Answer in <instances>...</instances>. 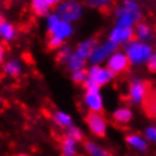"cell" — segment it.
<instances>
[{
    "instance_id": "cell-1",
    "label": "cell",
    "mask_w": 156,
    "mask_h": 156,
    "mask_svg": "<svg viewBox=\"0 0 156 156\" xmlns=\"http://www.w3.org/2000/svg\"><path fill=\"white\" fill-rule=\"evenodd\" d=\"M126 54L132 64H140L143 61H148L151 57V48L143 42L130 41L126 46Z\"/></svg>"
},
{
    "instance_id": "cell-2",
    "label": "cell",
    "mask_w": 156,
    "mask_h": 156,
    "mask_svg": "<svg viewBox=\"0 0 156 156\" xmlns=\"http://www.w3.org/2000/svg\"><path fill=\"white\" fill-rule=\"evenodd\" d=\"M151 91V85L147 81L135 80L130 83V87H128V98L131 103H143Z\"/></svg>"
},
{
    "instance_id": "cell-3",
    "label": "cell",
    "mask_w": 156,
    "mask_h": 156,
    "mask_svg": "<svg viewBox=\"0 0 156 156\" xmlns=\"http://www.w3.org/2000/svg\"><path fill=\"white\" fill-rule=\"evenodd\" d=\"M82 15V7L77 2H64L57 5V16L61 21H74Z\"/></svg>"
},
{
    "instance_id": "cell-4",
    "label": "cell",
    "mask_w": 156,
    "mask_h": 156,
    "mask_svg": "<svg viewBox=\"0 0 156 156\" xmlns=\"http://www.w3.org/2000/svg\"><path fill=\"white\" fill-rule=\"evenodd\" d=\"M118 24L119 27H126V28H131L134 25L135 20L139 17V11H138V5L135 4L131 0H127L124 3V7L119 9L118 12Z\"/></svg>"
},
{
    "instance_id": "cell-5",
    "label": "cell",
    "mask_w": 156,
    "mask_h": 156,
    "mask_svg": "<svg viewBox=\"0 0 156 156\" xmlns=\"http://www.w3.org/2000/svg\"><path fill=\"white\" fill-rule=\"evenodd\" d=\"M86 123L90 131L97 136H103L106 135V128H107V123L106 119L103 118L99 112L95 111H90L86 116Z\"/></svg>"
},
{
    "instance_id": "cell-6",
    "label": "cell",
    "mask_w": 156,
    "mask_h": 156,
    "mask_svg": "<svg viewBox=\"0 0 156 156\" xmlns=\"http://www.w3.org/2000/svg\"><path fill=\"white\" fill-rule=\"evenodd\" d=\"M108 69H111L115 73L126 72L130 68V60H128L127 54L124 53H114L108 58Z\"/></svg>"
},
{
    "instance_id": "cell-7",
    "label": "cell",
    "mask_w": 156,
    "mask_h": 156,
    "mask_svg": "<svg viewBox=\"0 0 156 156\" xmlns=\"http://www.w3.org/2000/svg\"><path fill=\"white\" fill-rule=\"evenodd\" d=\"M115 72H112L111 69H103V68H99V66H91L90 70H89V77L93 78V80L95 81L99 85H105L110 80H112V78L115 77Z\"/></svg>"
},
{
    "instance_id": "cell-8",
    "label": "cell",
    "mask_w": 156,
    "mask_h": 156,
    "mask_svg": "<svg viewBox=\"0 0 156 156\" xmlns=\"http://www.w3.org/2000/svg\"><path fill=\"white\" fill-rule=\"evenodd\" d=\"M116 46H118V44H115V42H112L110 40H108L107 42H105L102 46L97 48L94 52H93V54L90 56L91 62L93 64H98V62L103 61L105 58H107L112 52H114V50L116 49Z\"/></svg>"
},
{
    "instance_id": "cell-9",
    "label": "cell",
    "mask_w": 156,
    "mask_h": 156,
    "mask_svg": "<svg viewBox=\"0 0 156 156\" xmlns=\"http://www.w3.org/2000/svg\"><path fill=\"white\" fill-rule=\"evenodd\" d=\"M135 36V32L132 28H126V27H116L110 34V41L119 44V42H127L132 40Z\"/></svg>"
},
{
    "instance_id": "cell-10",
    "label": "cell",
    "mask_w": 156,
    "mask_h": 156,
    "mask_svg": "<svg viewBox=\"0 0 156 156\" xmlns=\"http://www.w3.org/2000/svg\"><path fill=\"white\" fill-rule=\"evenodd\" d=\"M85 102H86V105L91 111L95 112H99L103 107L102 98H101L98 91H87L86 95H85Z\"/></svg>"
},
{
    "instance_id": "cell-11",
    "label": "cell",
    "mask_w": 156,
    "mask_h": 156,
    "mask_svg": "<svg viewBox=\"0 0 156 156\" xmlns=\"http://www.w3.org/2000/svg\"><path fill=\"white\" fill-rule=\"evenodd\" d=\"M143 110L148 118L156 119V91H151L147 99L143 102Z\"/></svg>"
},
{
    "instance_id": "cell-12",
    "label": "cell",
    "mask_w": 156,
    "mask_h": 156,
    "mask_svg": "<svg viewBox=\"0 0 156 156\" xmlns=\"http://www.w3.org/2000/svg\"><path fill=\"white\" fill-rule=\"evenodd\" d=\"M97 49V38H89L87 41L82 42V44L78 45V49H77V54L83 58H87L90 57L93 52Z\"/></svg>"
},
{
    "instance_id": "cell-13",
    "label": "cell",
    "mask_w": 156,
    "mask_h": 156,
    "mask_svg": "<svg viewBox=\"0 0 156 156\" xmlns=\"http://www.w3.org/2000/svg\"><path fill=\"white\" fill-rule=\"evenodd\" d=\"M61 152L62 156H74L76 155V140L69 136H65L61 140Z\"/></svg>"
},
{
    "instance_id": "cell-14",
    "label": "cell",
    "mask_w": 156,
    "mask_h": 156,
    "mask_svg": "<svg viewBox=\"0 0 156 156\" xmlns=\"http://www.w3.org/2000/svg\"><path fill=\"white\" fill-rule=\"evenodd\" d=\"M30 8H32L33 13L38 17L46 16L48 12H49V5L45 0H32V3H30Z\"/></svg>"
},
{
    "instance_id": "cell-15",
    "label": "cell",
    "mask_w": 156,
    "mask_h": 156,
    "mask_svg": "<svg viewBox=\"0 0 156 156\" xmlns=\"http://www.w3.org/2000/svg\"><path fill=\"white\" fill-rule=\"evenodd\" d=\"M132 118V112L131 110H128L126 107H122V108H118L115 112H114V120L116 123H128Z\"/></svg>"
},
{
    "instance_id": "cell-16",
    "label": "cell",
    "mask_w": 156,
    "mask_h": 156,
    "mask_svg": "<svg viewBox=\"0 0 156 156\" xmlns=\"http://www.w3.org/2000/svg\"><path fill=\"white\" fill-rule=\"evenodd\" d=\"M126 142L130 144L131 147L136 148V150H140V151H146L147 150V143L144 142V139H142L139 135H128L126 138Z\"/></svg>"
},
{
    "instance_id": "cell-17",
    "label": "cell",
    "mask_w": 156,
    "mask_h": 156,
    "mask_svg": "<svg viewBox=\"0 0 156 156\" xmlns=\"http://www.w3.org/2000/svg\"><path fill=\"white\" fill-rule=\"evenodd\" d=\"M70 33H72V28H70V25L66 21H61L60 24H58V27L56 28V30H54L50 36H57V37H60V38L64 40V38L68 37Z\"/></svg>"
},
{
    "instance_id": "cell-18",
    "label": "cell",
    "mask_w": 156,
    "mask_h": 156,
    "mask_svg": "<svg viewBox=\"0 0 156 156\" xmlns=\"http://www.w3.org/2000/svg\"><path fill=\"white\" fill-rule=\"evenodd\" d=\"M0 33H2V37L4 38L5 41H9L15 37V29L13 27L7 23L5 20H2V25H0Z\"/></svg>"
},
{
    "instance_id": "cell-19",
    "label": "cell",
    "mask_w": 156,
    "mask_h": 156,
    "mask_svg": "<svg viewBox=\"0 0 156 156\" xmlns=\"http://www.w3.org/2000/svg\"><path fill=\"white\" fill-rule=\"evenodd\" d=\"M85 148H86V151L91 156H111L107 151L99 148L95 143H93V142H86V143H85Z\"/></svg>"
},
{
    "instance_id": "cell-20",
    "label": "cell",
    "mask_w": 156,
    "mask_h": 156,
    "mask_svg": "<svg viewBox=\"0 0 156 156\" xmlns=\"http://www.w3.org/2000/svg\"><path fill=\"white\" fill-rule=\"evenodd\" d=\"M85 60L86 58H83V57H81V56H78V54H73L72 58H70V61H69V68L73 70V72H77V70H81L85 66Z\"/></svg>"
},
{
    "instance_id": "cell-21",
    "label": "cell",
    "mask_w": 156,
    "mask_h": 156,
    "mask_svg": "<svg viewBox=\"0 0 156 156\" xmlns=\"http://www.w3.org/2000/svg\"><path fill=\"white\" fill-rule=\"evenodd\" d=\"M135 36L139 38V40H148L151 37V29L147 24H139L136 27V30H135Z\"/></svg>"
},
{
    "instance_id": "cell-22",
    "label": "cell",
    "mask_w": 156,
    "mask_h": 156,
    "mask_svg": "<svg viewBox=\"0 0 156 156\" xmlns=\"http://www.w3.org/2000/svg\"><path fill=\"white\" fill-rule=\"evenodd\" d=\"M4 72L11 77H17L19 74H20V65H19V62L15 61V60L8 61L4 65Z\"/></svg>"
},
{
    "instance_id": "cell-23",
    "label": "cell",
    "mask_w": 156,
    "mask_h": 156,
    "mask_svg": "<svg viewBox=\"0 0 156 156\" xmlns=\"http://www.w3.org/2000/svg\"><path fill=\"white\" fill-rule=\"evenodd\" d=\"M85 4L90 8L106 9L111 5V0H85Z\"/></svg>"
},
{
    "instance_id": "cell-24",
    "label": "cell",
    "mask_w": 156,
    "mask_h": 156,
    "mask_svg": "<svg viewBox=\"0 0 156 156\" xmlns=\"http://www.w3.org/2000/svg\"><path fill=\"white\" fill-rule=\"evenodd\" d=\"M54 120L61 127H72V118L68 114H65V112H56Z\"/></svg>"
},
{
    "instance_id": "cell-25",
    "label": "cell",
    "mask_w": 156,
    "mask_h": 156,
    "mask_svg": "<svg viewBox=\"0 0 156 156\" xmlns=\"http://www.w3.org/2000/svg\"><path fill=\"white\" fill-rule=\"evenodd\" d=\"M66 136L72 138L73 140H76V142H78V140H82V139H83V134H82V131H81L80 128L73 127V126L68 128V131H66Z\"/></svg>"
},
{
    "instance_id": "cell-26",
    "label": "cell",
    "mask_w": 156,
    "mask_h": 156,
    "mask_svg": "<svg viewBox=\"0 0 156 156\" xmlns=\"http://www.w3.org/2000/svg\"><path fill=\"white\" fill-rule=\"evenodd\" d=\"M89 77V73H86V70L81 69V70H77V72L73 73V81L76 83H81V82H85Z\"/></svg>"
},
{
    "instance_id": "cell-27",
    "label": "cell",
    "mask_w": 156,
    "mask_h": 156,
    "mask_svg": "<svg viewBox=\"0 0 156 156\" xmlns=\"http://www.w3.org/2000/svg\"><path fill=\"white\" fill-rule=\"evenodd\" d=\"M61 23L60 17L56 16V15H52V16L48 17V29H49V36L52 34L54 30H56V28L58 27V24Z\"/></svg>"
},
{
    "instance_id": "cell-28",
    "label": "cell",
    "mask_w": 156,
    "mask_h": 156,
    "mask_svg": "<svg viewBox=\"0 0 156 156\" xmlns=\"http://www.w3.org/2000/svg\"><path fill=\"white\" fill-rule=\"evenodd\" d=\"M72 58V53H70V49L69 48H62L60 49V52L57 54V61L58 62H66V61H70Z\"/></svg>"
},
{
    "instance_id": "cell-29",
    "label": "cell",
    "mask_w": 156,
    "mask_h": 156,
    "mask_svg": "<svg viewBox=\"0 0 156 156\" xmlns=\"http://www.w3.org/2000/svg\"><path fill=\"white\" fill-rule=\"evenodd\" d=\"M62 44H64V40L60 37H57V36H50L49 38V41H48V48L49 49H60Z\"/></svg>"
},
{
    "instance_id": "cell-30",
    "label": "cell",
    "mask_w": 156,
    "mask_h": 156,
    "mask_svg": "<svg viewBox=\"0 0 156 156\" xmlns=\"http://www.w3.org/2000/svg\"><path fill=\"white\" fill-rule=\"evenodd\" d=\"M83 85H85V87H86L87 91H98V89H99V85L90 77H87V80L83 82Z\"/></svg>"
},
{
    "instance_id": "cell-31",
    "label": "cell",
    "mask_w": 156,
    "mask_h": 156,
    "mask_svg": "<svg viewBox=\"0 0 156 156\" xmlns=\"http://www.w3.org/2000/svg\"><path fill=\"white\" fill-rule=\"evenodd\" d=\"M146 136L151 142H156V128L155 127H148L146 130Z\"/></svg>"
},
{
    "instance_id": "cell-32",
    "label": "cell",
    "mask_w": 156,
    "mask_h": 156,
    "mask_svg": "<svg viewBox=\"0 0 156 156\" xmlns=\"http://www.w3.org/2000/svg\"><path fill=\"white\" fill-rule=\"evenodd\" d=\"M147 68L150 72H156V56H151L147 61Z\"/></svg>"
},
{
    "instance_id": "cell-33",
    "label": "cell",
    "mask_w": 156,
    "mask_h": 156,
    "mask_svg": "<svg viewBox=\"0 0 156 156\" xmlns=\"http://www.w3.org/2000/svg\"><path fill=\"white\" fill-rule=\"evenodd\" d=\"M46 3H48L49 7H54V5H58V3H60V0H45Z\"/></svg>"
},
{
    "instance_id": "cell-34",
    "label": "cell",
    "mask_w": 156,
    "mask_h": 156,
    "mask_svg": "<svg viewBox=\"0 0 156 156\" xmlns=\"http://www.w3.org/2000/svg\"><path fill=\"white\" fill-rule=\"evenodd\" d=\"M19 156H27V155H19Z\"/></svg>"
}]
</instances>
